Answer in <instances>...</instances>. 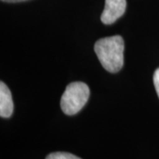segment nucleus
<instances>
[{"instance_id": "obj_1", "label": "nucleus", "mask_w": 159, "mask_h": 159, "mask_svg": "<svg viewBox=\"0 0 159 159\" xmlns=\"http://www.w3.org/2000/svg\"><path fill=\"white\" fill-rule=\"evenodd\" d=\"M102 67L110 73H118L124 65V40L113 35L98 40L94 47Z\"/></svg>"}, {"instance_id": "obj_2", "label": "nucleus", "mask_w": 159, "mask_h": 159, "mask_svg": "<svg viewBox=\"0 0 159 159\" xmlns=\"http://www.w3.org/2000/svg\"><path fill=\"white\" fill-rule=\"evenodd\" d=\"M89 97V88L84 82L75 81L66 86L63 93L60 106L63 112L72 116L84 107Z\"/></svg>"}, {"instance_id": "obj_3", "label": "nucleus", "mask_w": 159, "mask_h": 159, "mask_svg": "<svg viewBox=\"0 0 159 159\" xmlns=\"http://www.w3.org/2000/svg\"><path fill=\"white\" fill-rule=\"evenodd\" d=\"M126 8L125 0H105L104 10L101 15L103 24L110 25L121 17Z\"/></svg>"}, {"instance_id": "obj_4", "label": "nucleus", "mask_w": 159, "mask_h": 159, "mask_svg": "<svg viewBox=\"0 0 159 159\" xmlns=\"http://www.w3.org/2000/svg\"><path fill=\"white\" fill-rule=\"evenodd\" d=\"M13 112V102L11 93L6 83L0 82V116L10 118Z\"/></svg>"}, {"instance_id": "obj_5", "label": "nucleus", "mask_w": 159, "mask_h": 159, "mask_svg": "<svg viewBox=\"0 0 159 159\" xmlns=\"http://www.w3.org/2000/svg\"><path fill=\"white\" fill-rule=\"evenodd\" d=\"M45 159H81L79 157L67 152H53L46 157Z\"/></svg>"}, {"instance_id": "obj_6", "label": "nucleus", "mask_w": 159, "mask_h": 159, "mask_svg": "<svg viewBox=\"0 0 159 159\" xmlns=\"http://www.w3.org/2000/svg\"><path fill=\"white\" fill-rule=\"evenodd\" d=\"M153 81L154 85H155V89L157 93V96L159 97V68H157L155 71V74L153 76Z\"/></svg>"}, {"instance_id": "obj_7", "label": "nucleus", "mask_w": 159, "mask_h": 159, "mask_svg": "<svg viewBox=\"0 0 159 159\" xmlns=\"http://www.w3.org/2000/svg\"><path fill=\"white\" fill-rule=\"evenodd\" d=\"M2 2H6V3H19V2H24L28 0H1Z\"/></svg>"}]
</instances>
